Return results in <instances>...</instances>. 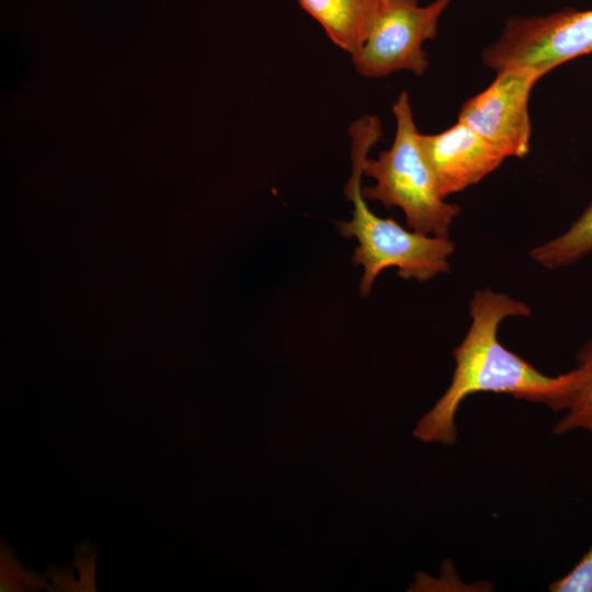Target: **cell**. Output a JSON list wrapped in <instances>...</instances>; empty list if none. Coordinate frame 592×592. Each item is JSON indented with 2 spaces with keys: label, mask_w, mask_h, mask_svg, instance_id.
Returning a JSON list of instances; mask_svg holds the SVG:
<instances>
[{
  "label": "cell",
  "mask_w": 592,
  "mask_h": 592,
  "mask_svg": "<svg viewBox=\"0 0 592 592\" xmlns=\"http://www.w3.org/2000/svg\"><path fill=\"white\" fill-rule=\"evenodd\" d=\"M592 253V201L566 231L530 250L536 264L557 270L573 265Z\"/></svg>",
  "instance_id": "30bf717a"
},
{
  "label": "cell",
  "mask_w": 592,
  "mask_h": 592,
  "mask_svg": "<svg viewBox=\"0 0 592 592\" xmlns=\"http://www.w3.org/2000/svg\"><path fill=\"white\" fill-rule=\"evenodd\" d=\"M468 99L457 121L466 124L506 158H524L531 148L530 95L544 75L532 68H506Z\"/></svg>",
  "instance_id": "8992f818"
},
{
  "label": "cell",
  "mask_w": 592,
  "mask_h": 592,
  "mask_svg": "<svg viewBox=\"0 0 592 592\" xmlns=\"http://www.w3.org/2000/svg\"><path fill=\"white\" fill-rule=\"evenodd\" d=\"M531 315L526 303L505 293L490 287L474 292L469 301L470 325L453 349L451 383L417 422L413 435L418 440L446 447L455 445L459 408L468 397L480 392L509 395L556 412L572 382L571 369L546 375L499 340V328L505 319Z\"/></svg>",
  "instance_id": "6da1fadb"
},
{
  "label": "cell",
  "mask_w": 592,
  "mask_h": 592,
  "mask_svg": "<svg viewBox=\"0 0 592 592\" xmlns=\"http://www.w3.org/2000/svg\"><path fill=\"white\" fill-rule=\"evenodd\" d=\"M571 372L572 382L557 408L560 418L553 433L580 431L592 436V337L577 351Z\"/></svg>",
  "instance_id": "9c48e42d"
},
{
  "label": "cell",
  "mask_w": 592,
  "mask_h": 592,
  "mask_svg": "<svg viewBox=\"0 0 592 592\" xmlns=\"http://www.w3.org/2000/svg\"><path fill=\"white\" fill-rule=\"evenodd\" d=\"M396 134L389 149L378 157L367 158L363 173L374 179L363 187L365 200L382 203L386 208L398 207L408 228L436 237H449L460 206L449 203L439 191L434 172L424 153L409 93L402 91L392 105Z\"/></svg>",
  "instance_id": "3957f363"
},
{
  "label": "cell",
  "mask_w": 592,
  "mask_h": 592,
  "mask_svg": "<svg viewBox=\"0 0 592 592\" xmlns=\"http://www.w3.org/2000/svg\"><path fill=\"white\" fill-rule=\"evenodd\" d=\"M592 54V9L566 8L548 14L511 16L486 46L482 64L496 72L532 68L544 76L574 58Z\"/></svg>",
  "instance_id": "277c9868"
},
{
  "label": "cell",
  "mask_w": 592,
  "mask_h": 592,
  "mask_svg": "<svg viewBox=\"0 0 592 592\" xmlns=\"http://www.w3.org/2000/svg\"><path fill=\"white\" fill-rule=\"evenodd\" d=\"M421 143L444 198L477 184L506 159L459 121L443 132L421 134Z\"/></svg>",
  "instance_id": "52a82bcc"
},
{
  "label": "cell",
  "mask_w": 592,
  "mask_h": 592,
  "mask_svg": "<svg viewBox=\"0 0 592 592\" xmlns=\"http://www.w3.org/2000/svg\"><path fill=\"white\" fill-rule=\"evenodd\" d=\"M352 172L344 194L353 204L352 218L338 228L343 237L358 242L352 261L363 267L360 294L367 297L377 276L396 267L403 280L426 282L451 271L449 258L456 244L449 237L428 236L405 228L392 218H383L368 207L362 193L363 166L372 147L383 136L378 117L365 115L349 128Z\"/></svg>",
  "instance_id": "7a4b0ae2"
},
{
  "label": "cell",
  "mask_w": 592,
  "mask_h": 592,
  "mask_svg": "<svg viewBox=\"0 0 592 592\" xmlns=\"http://www.w3.org/2000/svg\"><path fill=\"white\" fill-rule=\"evenodd\" d=\"M341 49L354 54L367 38L383 0H297Z\"/></svg>",
  "instance_id": "ba28073f"
},
{
  "label": "cell",
  "mask_w": 592,
  "mask_h": 592,
  "mask_svg": "<svg viewBox=\"0 0 592 592\" xmlns=\"http://www.w3.org/2000/svg\"><path fill=\"white\" fill-rule=\"evenodd\" d=\"M551 592H592V545L576 566L549 584Z\"/></svg>",
  "instance_id": "8fae6325"
},
{
  "label": "cell",
  "mask_w": 592,
  "mask_h": 592,
  "mask_svg": "<svg viewBox=\"0 0 592 592\" xmlns=\"http://www.w3.org/2000/svg\"><path fill=\"white\" fill-rule=\"evenodd\" d=\"M452 0H383L364 44L352 54L360 75L382 78L407 70L422 76L429 68L423 44L434 39L443 13Z\"/></svg>",
  "instance_id": "5b68a950"
}]
</instances>
